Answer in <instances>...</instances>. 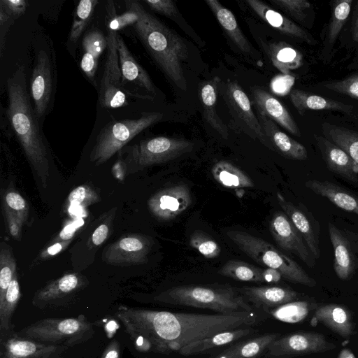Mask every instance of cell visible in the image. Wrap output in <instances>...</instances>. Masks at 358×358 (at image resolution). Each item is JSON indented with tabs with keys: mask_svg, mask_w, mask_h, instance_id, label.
<instances>
[{
	"mask_svg": "<svg viewBox=\"0 0 358 358\" xmlns=\"http://www.w3.org/2000/svg\"><path fill=\"white\" fill-rule=\"evenodd\" d=\"M117 316L144 350L176 352L194 341L257 321L253 312L198 314L120 306Z\"/></svg>",
	"mask_w": 358,
	"mask_h": 358,
	"instance_id": "6da1fadb",
	"label": "cell"
},
{
	"mask_svg": "<svg viewBox=\"0 0 358 358\" xmlns=\"http://www.w3.org/2000/svg\"><path fill=\"white\" fill-rule=\"evenodd\" d=\"M23 66L7 80L8 119L32 169L43 187L49 177L48 148L30 96L28 93Z\"/></svg>",
	"mask_w": 358,
	"mask_h": 358,
	"instance_id": "7a4b0ae2",
	"label": "cell"
},
{
	"mask_svg": "<svg viewBox=\"0 0 358 358\" xmlns=\"http://www.w3.org/2000/svg\"><path fill=\"white\" fill-rule=\"evenodd\" d=\"M126 6L138 15L134 29L157 66L179 89L187 90L183 63L189 51L184 40L147 11L137 1H126Z\"/></svg>",
	"mask_w": 358,
	"mask_h": 358,
	"instance_id": "3957f363",
	"label": "cell"
},
{
	"mask_svg": "<svg viewBox=\"0 0 358 358\" xmlns=\"http://www.w3.org/2000/svg\"><path fill=\"white\" fill-rule=\"evenodd\" d=\"M154 301L214 310L220 314L253 312L245 297L231 287L186 285L169 288L154 297Z\"/></svg>",
	"mask_w": 358,
	"mask_h": 358,
	"instance_id": "277c9868",
	"label": "cell"
},
{
	"mask_svg": "<svg viewBox=\"0 0 358 358\" xmlns=\"http://www.w3.org/2000/svg\"><path fill=\"white\" fill-rule=\"evenodd\" d=\"M227 235L242 252L255 262L266 268L277 270L286 280L308 287L316 285L315 279L297 262L278 250L271 243L241 231H228Z\"/></svg>",
	"mask_w": 358,
	"mask_h": 358,
	"instance_id": "5b68a950",
	"label": "cell"
},
{
	"mask_svg": "<svg viewBox=\"0 0 358 358\" xmlns=\"http://www.w3.org/2000/svg\"><path fill=\"white\" fill-rule=\"evenodd\" d=\"M19 336L48 345L66 347L83 343L94 334L92 324L80 315L38 320L17 333Z\"/></svg>",
	"mask_w": 358,
	"mask_h": 358,
	"instance_id": "8992f818",
	"label": "cell"
},
{
	"mask_svg": "<svg viewBox=\"0 0 358 358\" xmlns=\"http://www.w3.org/2000/svg\"><path fill=\"white\" fill-rule=\"evenodd\" d=\"M162 117V113L152 112L144 113L138 118L124 119L108 123L96 138L90 160L96 165L103 164L133 138L160 121Z\"/></svg>",
	"mask_w": 358,
	"mask_h": 358,
	"instance_id": "52a82bcc",
	"label": "cell"
},
{
	"mask_svg": "<svg viewBox=\"0 0 358 358\" xmlns=\"http://www.w3.org/2000/svg\"><path fill=\"white\" fill-rule=\"evenodd\" d=\"M194 144L187 140L158 136L141 141L128 148L124 165L136 171L147 166L167 162L192 150Z\"/></svg>",
	"mask_w": 358,
	"mask_h": 358,
	"instance_id": "ba28073f",
	"label": "cell"
},
{
	"mask_svg": "<svg viewBox=\"0 0 358 358\" xmlns=\"http://www.w3.org/2000/svg\"><path fill=\"white\" fill-rule=\"evenodd\" d=\"M117 31L108 29L107 57L99 92V103L104 108H116L127 105V94L147 99L128 92L123 87L117 48Z\"/></svg>",
	"mask_w": 358,
	"mask_h": 358,
	"instance_id": "9c48e42d",
	"label": "cell"
},
{
	"mask_svg": "<svg viewBox=\"0 0 358 358\" xmlns=\"http://www.w3.org/2000/svg\"><path fill=\"white\" fill-rule=\"evenodd\" d=\"M319 333L300 331L278 336L266 350L264 358H292L321 353L336 348Z\"/></svg>",
	"mask_w": 358,
	"mask_h": 358,
	"instance_id": "30bf717a",
	"label": "cell"
},
{
	"mask_svg": "<svg viewBox=\"0 0 358 358\" xmlns=\"http://www.w3.org/2000/svg\"><path fill=\"white\" fill-rule=\"evenodd\" d=\"M55 68L50 51L39 50L31 73L30 93L38 120L51 110L54 98Z\"/></svg>",
	"mask_w": 358,
	"mask_h": 358,
	"instance_id": "8fae6325",
	"label": "cell"
},
{
	"mask_svg": "<svg viewBox=\"0 0 358 358\" xmlns=\"http://www.w3.org/2000/svg\"><path fill=\"white\" fill-rule=\"evenodd\" d=\"M152 245V239L141 234L122 237L110 245L103 253V260L110 264L129 266L147 262Z\"/></svg>",
	"mask_w": 358,
	"mask_h": 358,
	"instance_id": "7c38bea8",
	"label": "cell"
},
{
	"mask_svg": "<svg viewBox=\"0 0 358 358\" xmlns=\"http://www.w3.org/2000/svg\"><path fill=\"white\" fill-rule=\"evenodd\" d=\"M66 346L48 345L17 334L1 335L0 358H62Z\"/></svg>",
	"mask_w": 358,
	"mask_h": 358,
	"instance_id": "4fadbf2b",
	"label": "cell"
},
{
	"mask_svg": "<svg viewBox=\"0 0 358 358\" xmlns=\"http://www.w3.org/2000/svg\"><path fill=\"white\" fill-rule=\"evenodd\" d=\"M269 229L273 240L280 248L296 255L309 267L315 265V259L286 214L275 213L270 221Z\"/></svg>",
	"mask_w": 358,
	"mask_h": 358,
	"instance_id": "5bb4252c",
	"label": "cell"
},
{
	"mask_svg": "<svg viewBox=\"0 0 358 358\" xmlns=\"http://www.w3.org/2000/svg\"><path fill=\"white\" fill-rule=\"evenodd\" d=\"M192 202L188 187L178 185L157 192L150 198L148 205L150 211L156 218L169 221L186 210Z\"/></svg>",
	"mask_w": 358,
	"mask_h": 358,
	"instance_id": "9a60e30c",
	"label": "cell"
},
{
	"mask_svg": "<svg viewBox=\"0 0 358 358\" xmlns=\"http://www.w3.org/2000/svg\"><path fill=\"white\" fill-rule=\"evenodd\" d=\"M279 205L300 233L308 248L315 259L320 257V227L311 213L287 201L280 193L277 194Z\"/></svg>",
	"mask_w": 358,
	"mask_h": 358,
	"instance_id": "2e32d148",
	"label": "cell"
},
{
	"mask_svg": "<svg viewBox=\"0 0 358 358\" xmlns=\"http://www.w3.org/2000/svg\"><path fill=\"white\" fill-rule=\"evenodd\" d=\"M318 148L328 169L355 185H358V164L339 146L320 136L315 137Z\"/></svg>",
	"mask_w": 358,
	"mask_h": 358,
	"instance_id": "e0dca14e",
	"label": "cell"
},
{
	"mask_svg": "<svg viewBox=\"0 0 358 358\" xmlns=\"http://www.w3.org/2000/svg\"><path fill=\"white\" fill-rule=\"evenodd\" d=\"M257 111L259 122L268 141V148L290 159H308L307 150L302 144L280 131L274 121L263 113L258 110Z\"/></svg>",
	"mask_w": 358,
	"mask_h": 358,
	"instance_id": "ac0fdd59",
	"label": "cell"
},
{
	"mask_svg": "<svg viewBox=\"0 0 358 358\" xmlns=\"http://www.w3.org/2000/svg\"><path fill=\"white\" fill-rule=\"evenodd\" d=\"M248 5L262 20L284 34L300 39L312 45L315 38L304 29L259 0H246Z\"/></svg>",
	"mask_w": 358,
	"mask_h": 358,
	"instance_id": "d6986e66",
	"label": "cell"
},
{
	"mask_svg": "<svg viewBox=\"0 0 358 358\" xmlns=\"http://www.w3.org/2000/svg\"><path fill=\"white\" fill-rule=\"evenodd\" d=\"M328 233L334 250L335 273L339 279L347 280L354 275L357 267L352 245L341 230L330 222Z\"/></svg>",
	"mask_w": 358,
	"mask_h": 358,
	"instance_id": "ffe728a7",
	"label": "cell"
},
{
	"mask_svg": "<svg viewBox=\"0 0 358 358\" xmlns=\"http://www.w3.org/2000/svg\"><path fill=\"white\" fill-rule=\"evenodd\" d=\"M256 109L278 123L289 133L300 136L299 129L286 108L275 96L261 87L251 88Z\"/></svg>",
	"mask_w": 358,
	"mask_h": 358,
	"instance_id": "44dd1931",
	"label": "cell"
},
{
	"mask_svg": "<svg viewBox=\"0 0 358 358\" xmlns=\"http://www.w3.org/2000/svg\"><path fill=\"white\" fill-rule=\"evenodd\" d=\"M241 292L245 299L266 310L294 301L299 295L292 289L277 286H245Z\"/></svg>",
	"mask_w": 358,
	"mask_h": 358,
	"instance_id": "7402d4cb",
	"label": "cell"
},
{
	"mask_svg": "<svg viewBox=\"0 0 358 358\" xmlns=\"http://www.w3.org/2000/svg\"><path fill=\"white\" fill-rule=\"evenodd\" d=\"M227 94L229 103L238 113L239 117L257 137L260 141L268 147V141L265 136L257 117L255 116L249 98L240 87L235 83L229 81L227 85Z\"/></svg>",
	"mask_w": 358,
	"mask_h": 358,
	"instance_id": "603a6c76",
	"label": "cell"
},
{
	"mask_svg": "<svg viewBox=\"0 0 358 358\" xmlns=\"http://www.w3.org/2000/svg\"><path fill=\"white\" fill-rule=\"evenodd\" d=\"M307 188L326 198L339 208L358 215V196L334 182L316 179L306 182Z\"/></svg>",
	"mask_w": 358,
	"mask_h": 358,
	"instance_id": "cb8c5ba5",
	"label": "cell"
},
{
	"mask_svg": "<svg viewBox=\"0 0 358 358\" xmlns=\"http://www.w3.org/2000/svg\"><path fill=\"white\" fill-rule=\"evenodd\" d=\"M117 48L122 80L124 78L155 94V88L149 75L134 58L123 38L119 34L117 36Z\"/></svg>",
	"mask_w": 358,
	"mask_h": 358,
	"instance_id": "d4e9b609",
	"label": "cell"
},
{
	"mask_svg": "<svg viewBox=\"0 0 358 358\" xmlns=\"http://www.w3.org/2000/svg\"><path fill=\"white\" fill-rule=\"evenodd\" d=\"M255 332L256 329L249 327L223 331L190 343L182 348L178 352L184 356L205 353L211 349L231 343Z\"/></svg>",
	"mask_w": 358,
	"mask_h": 358,
	"instance_id": "484cf974",
	"label": "cell"
},
{
	"mask_svg": "<svg viewBox=\"0 0 358 358\" xmlns=\"http://www.w3.org/2000/svg\"><path fill=\"white\" fill-rule=\"evenodd\" d=\"M315 318L340 336L348 338L353 334L354 323L348 309L338 304L319 306Z\"/></svg>",
	"mask_w": 358,
	"mask_h": 358,
	"instance_id": "4316f807",
	"label": "cell"
},
{
	"mask_svg": "<svg viewBox=\"0 0 358 358\" xmlns=\"http://www.w3.org/2000/svg\"><path fill=\"white\" fill-rule=\"evenodd\" d=\"M82 284V280L78 275L66 274L59 279L52 281L36 292L33 299V303L42 307L72 294L78 290Z\"/></svg>",
	"mask_w": 358,
	"mask_h": 358,
	"instance_id": "83f0119b",
	"label": "cell"
},
{
	"mask_svg": "<svg viewBox=\"0 0 358 358\" xmlns=\"http://www.w3.org/2000/svg\"><path fill=\"white\" fill-rule=\"evenodd\" d=\"M278 336V334H264L236 343L215 358H260L263 357L268 346Z\"/></svg>",
	"mask_w": 358,
	"mask_h": 358,
	"instance_id": "f1b7e54d",
	"label": "cell"
},
{
	"mask_svg": "<svg viewBox=\"0 0 358 358\" xmlns=\"http://www.w3.org/2000/svg\"><path fill=\"white\" fill-rule=\"evenodd\" d=\"M290 99L300 115L306 110H335L350 113L353 106L334 99L295 89L290 93Z\"/></svg>",
	"mask_w": 358,
	"mask_h": 358,
	"instance_id": "f546056e",
	"label": "cell"
},
{
	"mask_svg": "<svg viewBox=\"0 0 358 358\" xmlns=\"http://www.w3.org/2000/svg\"><path fill=\"white\" fill-rule=\"evenodd\" d=\"M220 83V79L217 76L206 82L201 88L200 97L204 118L223 138L227 139L229 135L228 129L216 109L217 87Z\"/></svg>",
	"mask_w": 358,
	"mask_h": 358,
	"instance_id": "4dcf8cb0",
	"label": "cell"
},
{
	"mask_svg": "<svg viewBox=\"0 0 358 358\" xmlns=\"http://www.w3.org/2000/svg\"><path fill=\"white\" fill-rule=\"evenodd\" d=\"M205 2L239 50L243 52L250 53L251 52L250 43L241 30L232 12L224 7L217 0H206Z\"/></svg>",
	"mask_w": 358,
	"mask_h": 358,
	"instance_id": "1f68e13d",
	"label": "cell"
},
{
	"mask_svg": "<svg viewBox=\"0 0 358 358\" xmlns=\"http://www.w3.org/2000/svg\"><path fill=\"white\" fill-rule=\"evenodd\" d=\"M273 64L284 75L302 65L303 56L299 51L285 42L271 43L266 49Z\"/></svg>",
	"mask_w": 358,
	"mask_h": 358,
	"instance_id": "d6a6232c",
	"label": "cell"
},
{
	"mask_svg": "<svg viewBox=\"0 0 358 358\" xmlns=\"http://www.w3.org/2000/svg\"><path fill=\"white\" fill-rule=\"evenodd\" d=\"M211 174L217 182L229 188L254 187V183L249 176L226 161L215 163L212 167Z\"/></svg>",
	"mask_w": 358,
	"mask_h": 358,
	"instance_id": "836d02e7",
	"label": "cell"
},
{
	"mask_svg": "<svg viewBox=\"0 0 358 358\" xmlns=\"http://www.w3.org/2000/svg\"><path fill=\"white\" fill-rule=\"evenodd\" d=\"M325 138L345 150L358 164V132L329 123L322 125Z\"/></svg>",
	"mask_w": 358,
	"mask_h": 358,
	"instance_id": "e575fe53",
	"label": "cell"
},
{
	"mask_svg": "<svg viewBox=\"0 0 358 358\" xmlns=\"http://www.w3.org/2000/svg\"><path fill=\"white\" fill-rule=\"evenodd\" d=\"M264 269L237 259L227 262L218 273L232 279L252 282H265Z\"/></svg>",
	"mask_w": 358,
	"mask_h": 358,
	"instance_id": "d590c367",
	"label": "cell"
},
{
	"mask_svg": "<svg viewBox=\"0 0 358 358\" xmlns=\"http://www.w3.org/2000/svg\"><path fill=\"white\" fill-rule=\"evenodd\" d=\"M21 296L20 285L16 272L7 288L3 298L0 301V331L1 335L11 331L10 320Z\"/></svg>",
	"mask_w": 358,
	"mask_h": 358,
	"instance_id": "8d00e7d4",
	"label": "cell"
},
{
	"mask_svg": "<svg viewBox=\"0 0 358 358\" xmlns=\"http://www.w3.org/2000/svg\"><path fill=\"white\" fill-rule=\"evenodd\" d=\"M311 306L306 301H294L266 311L274 318L287 323H297L308 315Z\"/></svg>",
	"mask_w": 358,
	"mask_h": 358,
	"instance_id": "74e56055",
	"label": "cell"
},
{
	"mask_svg": "<svg viewBox=\"0 0 358 358\" xmlns=\"http://www.w3.org/2000/svg\"><path fill=\"white\" fill-rule=\"evenodd\" d=\"M97 0H81L74 12L72 26L69 36V42L75 44L89 24L94 9L98 4Z\"/></svg>",
	"mask_w": 358,
	"mask_h": 358,
	"instance_id": "f35d334b",
	"label": "cell"
},
{
	"mask_svg": "<svg viewBox=\"0 0 358 358\" xmlns=\"http://www.w3.org/2000/svg\"><path fill=\"white\" fill-rule=\"evenodd\" d=\"M16 272L17 264L12 250L6 243L2 242L0 248V301L3 298Z\"/></svg>",
	"mask_w": 358,
	"mask_h": 358,
	"instance_id": "ab89813d",
	"label": "cell"
},
{
	"mask_svg": "<svg viewBox=\"0 0 358 358\" xmlns=\"http://www.w3.org/2000/svg\"><path fill=\"white\" fill-rule=\"evenodd\" d=\"M352 0H340L334 1L331 18L329 27V43H333L336 39L347 20L352 3Z\"/></svg>",
	"mask_w": 358,
	"mask_h": 358,
	"instance_id": "60d3db41",
	"label": "cell"
},
{
	"mask_svg": "<svg viewBox=\"0 0 358 358\" xmlns=\"http://www.w3.org/2000/svg\"><path fill=\"white\" fill-rule=\"evenodd\" d=\"M189 245L208 259L215 258L220 253V247L210 236L202 231H194L189 237Z\"/></svg>",
	"mask_w": 358,
	"mask_h": 358,
	"instance_id": "b9f144b4",
	"label": "cell"
},
{
	"mask_svg": "<svg viewBox=\"0 0 358 358\" xmlns=\"http://www.w3.org/2000/svg\"><path fill=\"white\" fill-rule=\"evenodd\" d=\"M270 1L301 24L305 23L312 12V4L305 0Z\"/></svg>",
	"mask_w": 358,
	"mask_h": 358,
	"instance_id": "7bdbcfd3",
	"label": "cell"
},
{
	"mask_svg": "<svg viewBox=\"0 0 358 358\" xmlns=\"http://www.w3.org/2000/svg\"><path fill=\"white\" fill-rule=\"evenodd\" d=\"M107 37L98 29L90 31L85 34L82 40L83 53L97 60L107 48Z\"/></svg>",
	"mask_w": 358,
	"mask_h": 358,
	"instance_id": "ee69618b",
	"label": "cell"
},
{
	"mask_svg": "<svg viewBox=\"0 0 358 358\" xmlns=\"http://www.w3.org/2000/svg\"><path fill=\"white\" fill-rule=\"evenodd\" d=\"M3 206L15 214L23 224L27 222L29 214V205L18 192L13 189L8 190L3 198Z\"/></svg>",
	"mask_w": 358,
	"mask_h": 358,
	"instance_id": "f6af8a7d",
	"label": "cell"
},
{
	"mask_svg": "<svg viewBox=\"0 0 358 358\" xmlns=\"http://www.w3.org/2000/svg\"><path fill=\"white\" fill-rule=\"evenodd\" d=\"M323 86L358 100V73L351 75L342 80L324 83Z\"/></svg>",
	"mask_w": 358,
	"mask_h": 358,
	"instance_id": "bcb514c9",
	"label": "cell"
},
{
	"mask_svg": "<svg viewBox=\"0 0 358 358\" xmlns=\"http://www.w3.org/2000/svg\"><path fill=\"white\" fill-rule=\"evenodd\" d=\"M99 200L97 193L85 185H80L73 189L68 196L69 203H75L83 206L97 203Z\"/></svg>",
	"mask_w": 358,
	"mask_h": 358,
	"instance_id": "7dc6e473",
	"label": "cell"
},
{
	"mask_svg": "<svg viewBox=\"0 0 358 358\" xmlns=\"http://www.w3.org/2000/svg\"><path fill=\"white\" fill-rule=\"evenodd\" d=\"M127 11L120 15H113L108 24V29L117 31L129 24H134L138 20V15L135 11L127 7Z\"/></svg>",
	"mask_w": 358,
	"mask_h": 358,
	"instance_id": "c3c4849f",
	"label": "cell"
},
{
	"mask_svg": "<svg viewBox=\"0 0 358 358\" xmlns=\"http://www.w3.org/2000/svg\"><path fill=\"white\" fill-rule=\"evenodd\" d=\"M152 10L169 17L176 16L177 8L171 0H145L143 1Z\"/></svg>",
	"mask_w": 358,
	"mask_h": 358,
	"instance_id": "681fc988",
	"label": "cell"
},
{
	"mask_svg": "<svg viewBox=\"0 0 358 358\" xmlns=\"http://www.w3.org/2000/svg\"><path fill=\"white\" fill-rule=\"evenodd\" d=\"M27 2L24 0H1L0 6L14 19H17L25 12Z\"/></svg>",
	"mask_w": 358,
	"mask_h": 358,
	"instance_id": "f907efd6",
	"label": "cell"
},
{
	"mask_svg": "<svg viewBox=\"0 0 358 358\" xmlns=\"http://www.w3.org/2000/svg\"><path fill=\"white\" fill-rule=\"evenodd\" d=\"M3 207L10 234L13 238L20 241L24 224L15 214L6 207Z\"/></svg>",
	"mask_w": 358,
	"mask_h": 358,
	"instance_id": "816d5d0a",
	"label": "cell"
},
{
	"mask_svg": "<svg viewBox=\"0 0 358 358\" xmlns=\"http://www.w3.org/2000/svg\"><path fill=\"white\" fill-rule=\"evenodd\" d=\"M14 19L4 10V8L0 6V27H1V41H0V52L2 56L5 38L7 31L9 27L13 24Z\"/></svg>",
	"mask_w": 358,
	"mask_h": 358,
	"instance_id": "f5cc1de1",
	"label": "cell"
},
{
	"mask_svg": "<svg viewBox=\"0 0 358 358\" xmlns=\"http://www.w3.org/2000/svg\"><path fill=\"white\" fill-rule=\"evenodd\" d=\"M293 83L294 78L289 75H285V76H278L273 79L271 86L274 92L283 94L289 90Z\"/></svg>",
	"mask_w": 358,
	"mask_h": 358,
	"instance_id": "db71d44e",
	"label": "cell"
},
{
	"mask_svg": "<svg viewBox=\"0 0 358 358\" xmlns=\"http://www.w3.org/2000/svg\"><path fill=\"white\" fill-rule=\"evenodd\" d=\"M109 234V226L107 223L100 224L93 232L91 241L94 246H99L103 243Z\"/></svg>",
	"mask_w": 358,
	"mask_h": 358,
	"instance_id": "11a10c76",
	"label": "cell"
},
{
	"mask_svg": "<svg viewBox=\"0 0 358 358\" xmlns=\"http://www.w3.org/2000/svg\"><path fill=\"white\" fill-rule=\"evenodd\" d=\"M71 241V240L56 242V243H54L53 245L43 250L41 253L40 257L42 259H48L50 257H52L59 253L69 245Z\"/></svg>",
	"mask_w": 358,
	"mask_h": 358,
	"instance_id": "9f6ffc18",
	"label": "cell"
},
{
	"mask_svg": "<svg viewBox=\"0 0 358 358\" xmlns=\"http://www.w3.org/2000/svg\"><path fill=\"white\" fill-rule=\"evenodd\" d=\"M77 227L74 224H69L64 227L58 236L55 238L56 242L72 240L76 231Z\"/></svg>",
	"mask_w": 358,
	"mask_h": 358,
	"instance_id": "6f0895ef",
	"label": "cell"
},
{
	"mask_svg": "<svg viewBox=\"0 0 358 358\" xmlns=\"http://www.w3.org/2000/svg\"><path fill=\"white\" fill-rule=\"evenodd\" d=\"M101 358H120V345L117 341L110 342Z\"/></svg>",
	"mask_w": 358,
	"mask_h": 358,
	"instance_id": "680465c9",
	"label": "cell"
},
{
	"mask_svg": "<svg viewBox=\"0 0 358 358\" xmlns=\"http://www.w3.org/2000/svg\"><path fill=\"white\" fill-rule=\"evenodd\" d=\"M265 282H278L282 278L280 272L277 270L270 268L264 269Z\"/></svg>",
	"mask_w": 358,
	"mask_h": 358,
	"instance_id": "91938a15",
	"label": "cell"
},
{
	"mask_svg": "<svg viewBox=\"0 0 358 358\" xmlns=\"http://www.w3.org/2000/svg\"><path fill=\"white\" fill-rule=\"evenodd\" d=\"M352 38L355 41H358V3H357V10L355 16V19L354 21L352 30Z\"/></svg>",
	"mask_w": 358,
	"mask_h": 358,
	"instance_id": "94428289",
	"label": "cell"
},
{
	"mask_svg": "<svg viewBox=\"0 0 358 358\" xmlns=\"http://www.w3.org/2000/svg\"><path fill=\"white\" fill-rule=\"evenodd\" d=\"M338 358H356L352 351L348 349H343L341 351Z\"/></svg>",
	"mask_w": 358,
	"mask_h": 358,
	"instance_id": "6125c7cd",
	"label": "cell"
}]
</instances>
